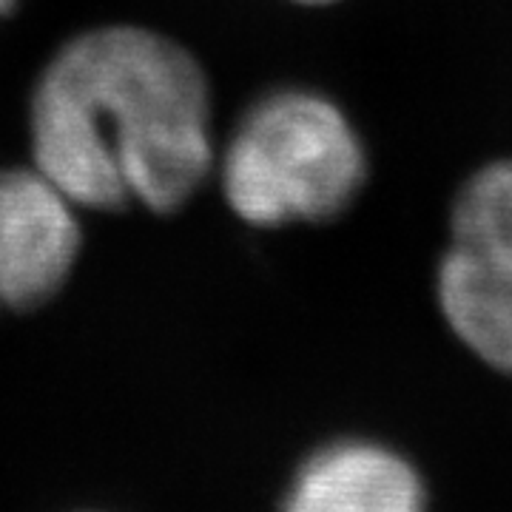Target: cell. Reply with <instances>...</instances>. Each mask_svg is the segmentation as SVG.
Here are the masks:
<instances>
[{
    "instance_id": "6da1fadb",
    "label": "cell",
    "mask_w": 512,
    "mask_h": 512,
    "mask_svg": "<svg viewBox=\"0 0 512 512\" xmlns=\"http://www.w3.org/2000/svg\"><path fill=\"white\" fill-rule=\"evenodd\" d=\"M32 160L77 208L174 214L214 171L200 60L143 26H100L60 46L29 109Z\"/></svg>"
},
{
    "instance_id": "7a4b0ae2",
    "label": "cell",
    "mask_w": 512,
    "mask_h": 512,
    "mask_svg": "<svg viewBox=\"0 0 512 512\" xmlns=\"http://www.w3.org/2000/svg\"><path fill=\"white\" fill-rule=\"evenodd\" d=\"M365 180V151L336 103L305 89L265 94L220 157L222 194L256 228L339 217Z\"/></svg>"
},
{
    "instance_id": "3957f363",
    "label": "cell",
    "mask_w": 512,
    "mask_h": 512,
    "mask_svg": "<svg viewBox=\"0 0 512 512\" xmlns=\"http://www.w3.org/2000/svg\"><path fill=\"white\" fill-rule=\"evenodd\" d=\"M83 248L74 205L32 168H0V313L37 311L66 288Z\"/></svg>"
},
{
    "instance_id": "277c9868",
    "label": "cell",
    "mask_w": 512,
    "mask_h": 512,
    "mask_svg": "<svg viewBox=\"0 0 512 512\" xmlns=\"http://www.w3.org/2000/svg\"><path fill=\"white\" fill-rule=\"evenodd\" d=\"M282 512H427L419 473L373 441H336L293 478Z\"/></svg>"
},
{
    "instance_id": "5b68a950",
    "label": "cell",
    "mask_w": 512,
    "mask_h": 512,
    "mask_svg": "<svg viewBox=\"0 0 512 512\" xmlns=\"http://www.w3.org/2000/svg\"><path fill=\"white\" fill-rule=\"evenodd\" d=\"M441 311L487 365L512 373V256L453 245L439 271Z\"/></svg>"
},
{
    "instance_id": "8992f818",
    "label": "cell",
    "mask_w": 512,
    "mask_h": 512,
    "mask_svg": "<svg viewBox=\"0 0 512 512\" xmlns=\"http://www.w3.org/2000/svg\"><path fill=\"white\" fill-rule=\"evenodd\" d=\"M456 245L512 256V160L478 171L453 211Z\"/></svg>"
},
{
    "instance_id": "52a82bcc",
    "label": "cell",
    "mask_w": 512,
    "mask_h": 512,
    "mask_svg": "<svg viewBox=\"0 0 512 512\" xmlns=\"http://www.w3.org/2000/svg\"><path fill=\"white\" fill-rule=\"evenodd\" d=\"M15 6H18V0H0V18L12 15V12H15Z\"/></svg>"
},
{
    "instance_id": "ba28073f",
    "label": "cell",
    "mask_w": 512,
    "mask_h": 512,
    "mask_svg": "<svg viewBox=\"0 0 512 512\" xmlns=\"http://www.w3.org/2000/svg\"><path fill=\"white\" fill-rule=\"evenodd\" d=\"M296 3H330V0H296Z\"/></svg>"
}]
</instances>
